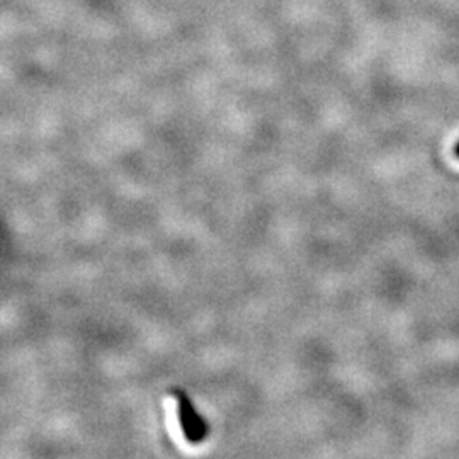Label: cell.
Wrapping results in <instances>:
<instances>
[{
  "instance_id": "6da1fadb",
  "label": "cell",
  "mask_w": 459,
  "mask_h": 459,
  "mask_svg": "<svg viewBox=\"0 0 459 459\" xmlns=\"http://www.w3.org/2000/svg\"><path fill=\"white\" fill-rule=\"evenodd\" d=\"M455 155L459 159V140L456 142V145H455Z\"/></svg>"
}]
</instances>
